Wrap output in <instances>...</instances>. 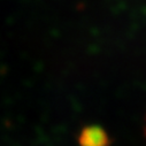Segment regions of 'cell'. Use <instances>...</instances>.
Listing matches in <instances>:
<instances>
[{
	"label": "cell",
	"instance_id": "1",
	"mask_svg": "<svg viewBox=\"0 0 146 146\" xmlns=\"http://www.w3.org/2000/svg\"><path fill=\"white\" fill-rule=\"evenodd\" d=\"M80 146H111V138L106 130L99 125H88L78 136Z\"/></svg>",
	"mask_w": 146,
	"mask_h": 146
}]
</instances>
